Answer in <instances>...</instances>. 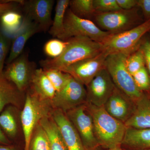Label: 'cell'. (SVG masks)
Instances as JSON below:
<instances>
[{
    "mask_svg": "<svg viewBox=\"0 0 150 150\" xmlns=\"http://www.w3.org/2000/svg\"><path fill=\"white\" fill-rule=\"evenodd\" d=\"M66 40L68 45L61 56L40 61L42 69H55L62 71L70 65L97 56L103 51L102 43L85 36L71 38Z\"/></svg>",
    "mask_w": 150,
    "mask_h": 150,
    "instance_id": "1",
    "label": "cell"
},
{
    "mask_svg": "<svg viewBox=\"0 0 150 150\" xmlns=\"http://www.w3.org/2000/svg\"><path fill=\"white\" fill-rule=\"evenodd\" d=\"M86 103L92 117L95 135L100 146L107 150L121 147L127 129L125 123L109 115L103 106Z\"/></svg>",
    "mask_w": 150,
    "mask_h": 150,
    "instance_id": "2",
    "label": "cell"
},
{
    "mask_svg": "<svg viewBox=\"0 0 150 150\" xmlns=\"http://www.w3.org/2000/svg\"><path fill=\"white\" fill-rule=\"evenodd\" d=\"M53 110L51 100L41 98L30 88L28 89L21 112L24 150H28L31 135L37 124L43 118L51 115Z\"/></svg>",
    "mask_w": 150,
    "mask_h": 150,
    "instance_id": "3",
    "label": "cell"
},
{
    "mask_svg": "<svg viewBox=\"0 0 150 150\" xmlns=\"http://www.w3.org/2000/svg\"><path fill=\"white\" fill-rule=\"evenodd\" d=\"M150 31V20L129 30L110 35L102 43L103 52L108 55L122 54L129 55L139 48L142 38Z\"/></svg>",
    "mask_w": 150,
    "mask_h": 150,
    "instance_id": "4",
    "label": "cell"
},
{
    "mask_svg": "<svg viewBox=\"0 0 150 150\" xmlns=\"http://www.w3.org/2000/svg\"><path fill=\"white\" fill-rule=\"evenodd\" d=\"M138 6L129 10H120L96 14V24L111 35L118 34L137 27L144 23Z\"/></svg>",
    "mask_w": 150,
    "mask_h": 150,
    "instance_id": "5",
    "label": "cell"
},
{
    "mask_svg": "<svg viewBox=\"0 0 150 150\" xmlns=\"http://www.w3.org/2000/svg\"><path fill=\"white\" fill-rule=\"evenodd\" d=\"M128 56L122 54H110L105 60V67L109 73L115 86L136 102L144 92L137 88L133 76L126 68L125 61Z\"/></svg>",
    "mask_w": 150,
    "mask_h": 150,
    "instance_id": "6",
    "label": "cell"
},
{
    "mask_svg": "<svg viewBox=\"0 0 150 150\" xmlns=\"http://www.w3.org/2000/svg\"><path fill=\"white\" fill-rule=\"evenodd\" d=\"M110 34L100 29L91 20L81 18L69 8L65 14L64 30L58 39L66 40L71 38L85 36L98 43H104Z\"/></svg>",
    "mask_w": 150,
    "mask_h": 150,
    "instance_id": "7",
    "label": "cell"
},
{
    "mask_svg": "<svg viewBox=\"0 0 150 150\" xmlns=\"http://www.w3.org/2000/svg\"><path fill=\"white\" fill-rule=\"evenodd\" d=\"M66 113L77 131L86 150H93L99 146L95 135L92 117L86 103Z\"/></svg>",
    "mask_w": 150,
    "mask_h": 150,
    "instance_id": "8",
    "label": "cell"
},
{
    "mask_svg": "<svg viewBox=\"0 0 150 150\" xmlns=\"http://www.w3.org/2000/svg\"><path fill=\"white\" fill-rule=\"evenodd\" d=\"M85 86L73 77L61 91L56 92L51 103L54 109L65 112L84 104L86 99Z\"/></svg>",
    "mask_w": 150,
    "mask_h": 150,
    "instance_id": "9",
    "label": "cell"
},
{
    "mask_svg": "<svg viewBox=\"0 0 150 150\" xmlns=\"http://www.w3.org/2000/svg\"><path fill=\"white\" fill-rule=\"evenodd\" d=\"M36 69L35 64L30 62L28 54L25 52L8 65L3 73L20 91L26 92L30 87L33 76Z\"/></svg>",
    "mask_w": 150,
    "mask_h": 150,
    "instance_id": "10",
    "label": "cell"
},
{
    "mask_svg": "<svg viewBox=\"0 0 150 150\" xmlns=\"http://www.w3.org/2000/svg\"><path fill=\"white\" fill-rule=\"evenodd\" d=\"M115 88L109 73L105 67L87 86L86 103L98 107L103 106Z\"/></svg>",
    "mask_w": 150,
    "mask_h": 150,
    "instance_id": "11",
    "label": "cell"
},
{
    "mask_svg": "<svg viewBox=\"0 0 150 150\" xmlns=\"http://www.w3.org/2000/svg\"><path fill=\"white\" fill-rule=\"evenodd\" d=\"M108 55L104 52L70 65L62 71L71 75L75 79L87 86L100 71L105 68Z\"/></svg>",
    "mask_w": 150,
    "mask_h": 150,
    "instance_id": "12",
    "label": "cell"
},
{
    "mask_svg": "<svg viewBox=\"0 0 150 150\" xmlns=\"http://www.w3.org/2000/svg\"><path fill=\"white\" fill-rule=\"evenodd\" d=\"M54 3V0L24 1L25 16L37 24L40 32L49 30L53 24L51 15Z\"/></svg>",
    "mask_w": 150,
    "mask_h": 150,
    "instance_id": "13",
    "label": "cell"
},
{
    "mask_svg": "<svg viewBox=\"0 0 150 150\" xmlns=\"http://www.w3.org/2000/svg\"><path fill=\"white\" fill-rule=\"evenodd\" d=\"M136 103L115 87L103 107L109 115L125 123L133 115Z\"/></svg>",
    "mask_w": 150,
    "mask_h": 150,
    "instance_id": "14",
    "label": "cell"
},
{
    "mask_svg": "<svg viewBox=\"0 0 150 150\" xmlns=\"http://www.w3.org/2000/svg\"><path fill=\"white\" fill-rule=\"evenodd\" d=\"M51 116L59 127L68 150H86L79 135L66 112L54 109Z\"/></svg>",
    "mask_w": 150,
    "mask_h": 150,
    "instance_id": "15",
    "label": "cell"
},
{
    "mask_svg": "<svg viewBox=\"0 0 150 150\" xmlns=\"http://www.w3.org/2000/svg\"><path fill=\"white\" fill-rule=\"evenodd\" d=\"M26 92L20 91L16 86L0 74V113L6 105H13L22 110L25 101Z\"/></svg>",
    "mask_w": 150,
    "mask_h": 150,
    "instance_id": "16",
    "label": "cell"
},
{
    "mask_svg": "<svg viewBox=\"0 0 150 150\" xmlns=\"http://www.w3.org/2000/svg\"><path fill=\"white\" fill-rule=\"evenodd\" d=\"M37 25L26 17L23 20L21 26L15 35L6 63L11 64L23 53L28 39L36 33L40 32Z\"/></svg>",
    "mask_w": 150,
    "mask_h": 150,
    "instance_id": "17",
    "label": "cell"
},
{
    "mask_svg": "<svg viewBox=\"0 0 150 150\" xmlns=\"http://www.w3.org/2000/svg\"><path fill=\"white\" fill-rule=\"evenodd\" d=\"M125 124L135 129H150V91L143 93L136 101L134 113Z\"/></svg>",
    "mask_w": 150,
    "mask_h": 150,
    "instance_id": "18",
    "label": "cell"
},
{
    "mask_svg": "<svg viewBox=\"0 0 150 150\" xmlns=\"http://www.w3.org/2000/svg\"><path fill=\"white\" fill-rule=\"evenodd\" d=\"M121 147L125 150L150 149V129L127 127Z\"/></svg>",
    "mask_w": 150,
    "mask_h": 150,
    "instance_id": "19",
    "label": "cell"
},
{
    "mask_svg": "<svg viewBox=\"0 0 150 150\" xmlns=\"http://www.w3.org/2000/svg\"><path fill=\"white\" fill-rule=\"evenodd\" d=\"M21 110L13 105L5 108L0 113V128L8 138L16 139L18 137L21 121Z\"/></svg>",
    "mask_w": 150,
    "mask_h": 150,
    "instance_id": "20",
    "label": "cell"
},
{
    "mask_svg": "<svg viewBox=\"0 0 150 150\" xmlns=\"http://www.w3.org/2000/svg\"><path fill=\"white\" fill-rule=\"evenodd\" d=\"M30 88L43 99L51 100L56 93L54 86L42 68L35 70Z\"/></svg>",
    "mask_w": 150,
    "mask_h": 150,
    "instance_id": "21",
    "label": "cell"
},
{
    "mask_svg": "<svg viewBox=\"0 0 150 150\" xmlns=\"http://www.w3.org/2000/svg\"><path fill=\"white\" fill-rule=\"evenodd\" d=\"M40 123L47 134L51 150H68L59 127L51 115L41 119Z\"/></svg>",
    "mask_w": 150,
    "mask_h": 150,
    "instance_id": "22",
    "label": "cell"
},
{
    "mask_svg": "<svg viewBox=\"0 0 150 150\" xmlns=\"http://www.w3.org/2000/svg\"><path fill=\"white\" fill-rule=\"evenodd\" d=\"M69 2V0L57 1L53 24L48 30L49 34L53 37L58 38L63 32L65 14Z\"/></svg>",
    "mask_w": 150,
    "mask_h": 150,
    "instance_id": "23",
    "label": "cell"
},
{
    "mask_svg": "<svg viewBox=\"0 0 150 150\" xmlns=\"http://www.w3.org/2000/svg\"><path fill=\"white\" fill-rule=\"evenodd\" d=\"M69 6L73 13L81 18L90 20L96 14L93 0H71Z\"/></svg>",
    "mask_w": 150,
    "mask_h": 150,
    "instance_id": "24",
    "label": "cell"
},
{
    "mask_svg": "<svg viewBox=\"0 0 150 150\" xmlns=\"http://www.w3.org/2000/svg\"><path fill=\"white\" fill-rule=\"evenodd\" d=\"M23 20L21 15L16 11L7 12L0 18L4 30L7 33L16 35L21 27Z\"/></svg>",
    "mask_w": 150,
    "mask_h": 150,
    "instance_id": "25",
    "label": "cell"
},
{
    "mask_svg": "<svg viewBox=\"0 0 150 150\" xmlns=\"http://www.w3.org/2000/svg\"><path fill=\"white\" fill-rule=\"evenodd\" d=\"M28 150H51L47 134L40 123L33 132Z\"/></svg>",
    "mask_w": 150,
    "mask_h": 150,
    "instance_id": "26",
    "label": "cell"
},
{
    "mask_svg": "<svg viewBox=\"0 0 150 150\" xmlns=\"http://www.w3.org/2000/svg\"><path fill=\"white\" fill-rule=\"evenodd\" d=\"M43 70L54 86L56 92L63 89L67 86L71 77L69 74L63 72L59 70L55 69Z\"/></svg>",
    "mask_w": 150,
    "mask_h": 150,
    "instance_id": "27",
    "label": "cell"
},
{
    "mask_svg": "<svg viewBox=\"0 0 150 150\" xmlns=\"http://www.w3.org/2000/svg\"><path fill=\"white\" fill-rule=\"evenodd\" d=\"M125 64L128 71L131 75L145 67L144 56L140 46L137 51L127 56Z\"/></svg>",
    "mask_w": 150,
    "mask_h": 150,
    "instance_id": "28",
    "label": "cell"
},
{
    "mask_svg": "<svg viewBox=\"0 0 150 150\" xmlns=\"http://www.w3.org/2000/svg\"><path fill=\"white\" fill-rule=\"evenodd\" d=\"M67 40L54 38L47 41L43 47V51L50 59H55L61 56L68 45Z\"/></svg>",
    "mask_w": 150,
    "mask_h": 150,
    "instance_id": "29",
    "label": "cell"
},
{
    "mask_svg": "<svg viewBox=\"0 0 150 150\" xmlns=\"http://www.w3.org/2000/svg\"><path fill=\"white\" fill-rule=\"evenodd\" d=\"M135 84L142 92L150 91V78L146 67L132 75Z\"/></svg>",
    "mask_w": 150,
    "mask_h": 150,
    "instance_id": "30",
    "label": "cell"
},
{
    "mask_svg": "<svg viewBox=\"0 0 150 150\" xmlns=\"http://www.w3.org/2000/svg\"><path fill=\"white\" fill-rule=\"evenodd\" d=\"M93 4L96 14L106 13L121 9L116 0H93Z\"/></svg>",
    "mask_w": 150,
    "mask_h": 150,
    "instance_id": "31",
    "label": "cell"
},
{
    "mask_svg": "<svg viewBox=\"0 0 150 150\" xmlns=\"http://www.w3.org/2000/svg\"><path fill=\"white\" fill-rule=\"evenodd\" d=\"M8 50V40L4 33L0 31V74L3 73V68Z\"/></svg>",
    "mask_w": 150,
    "mask_h": 150,
    "instance_id": "32",
    "label": "cell"
},
{
    "mask_svg": "<svg viewBox=\"0 0 150 150\" xmlns=\"http://www.w3.org/2000/svg\"><path fill=\"white\" fill-rule=\"evenodd\" d=\"M22 1H0V18L4 14L11 11H16L17 6L21 4Z\"/></svg>",
    "mask_w": 150,
    "mask_h": 150,
    "instance_id": "33",
    "label": "cell"
},
{
    "mask_svg": "<svg viewBox=\"0 0 150 150\" xmlns=\"http://www.w3.org/2000/svg\"><path fill=\"white\" fill-rule=\"evenodd\" d=\"M144 56L145 67L147 70L150 78V40H142L140 45Z\"/></svg>",
    "mask_w": 150,
    "mask_h": 150,
    "instance_id": "34",
    "label": "cell"
},
{
    "mask_svg": "<svg viewBox=\"0 0 150 150\" xmlns=\"http://www.w3.org/2000/svg\"><path fill=\"white\" fill-rule=\"evenodd\" d=\"M137 6L142 10L145 21L150 20V0H138Z\"/></svg>",
    "mask_w": 150,
    "mask_h": 150,
    "instance_id": "35",
    "label": "cell"
},
{
    "mask_svg": "<svg viewBox=\"0 0 150 150\" xmlns=\"http://www.w3.org/2000/svg\"><path fill=\"white\" fill-rule=\"evenodd\" d=\"M116 1L121 9L129 10L137 6L138 0H116Z\"/></svg>",
    "mask_w": 150,
    "mask_h": 150,
    "instance_id": "36",
    "label": "cell"
},
{
    "mask_svg": "<svg viewBox=\"0 0 150 150\" xmlns=\"http://www.w3.org/2000/svg\"><path fill=\"white\" fill-rule=\"evenodd\" d=\"M11 142L3 132L2 130L0 128V144L4 145H11Z\"/></svg>",
    "mask_w": 150,
    "mask_h": 150,
    "instance_id": "37",
    "label": "cell"
},
{
    "mask_svg": "<svg viewBox=\"0 0 150 150\" xmlns=\"http://www.w3.org/2000/svg\"><path fill=\"white\" fill-rule=\"evenodd\" d=\"M0 150H17V149L13 145L0 144Z\"/></svg>",
    "mask_w": 150,
    "mask_h": 150,
    "instance_id": "38",
    "label": "cell"
},
{
    "mask_svg": "<svg viewBox=\"0 0 150 150\" xmlns=\"http://www.w3.org/2000/svg\"><path fill=\"white\" fill-rule=\"evenodd\" d=\"M109 150H124L123 149H122L121 147H118L114 148V149H112Z\"/></svg>",
    "mask_w": 150,
    "mask_h": 150,
    "instance_id": "39",
    "label": "cell"
},
{
    "mask_svg": "<svg viewBox=\"0 0 150 150\" xmlns=\"http://www.w3.org/2000/svg\"><path fill=\"white\" fill-rule=\"evenodd\" d=\"M104 149H103V148L99 146L96 149H94L93 150H104Z\"/></svg>",
    "mask_w": 150,
    "mask_h": 150,
    "instance_id": "40",
    "label": "cell"
},
{
    "mask_svg": "<svg viewBox=\"0 0 150 150\" xmlns=\"http://www.w3.org/2000/svg\"><path fill=\"white\" fill-rule=\"evenodd\" d=\"M144 150H150V149H149Z\"/></svg>",
    "mask_w": 150,
    "mask_h": 150,
    "instance_id": "41",
    "label": "cell"
}]
</instances>
